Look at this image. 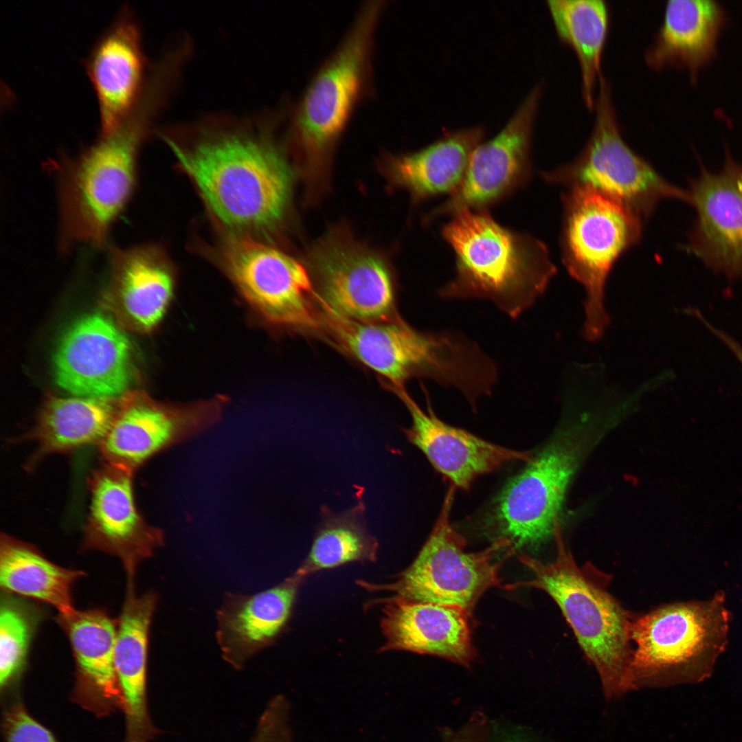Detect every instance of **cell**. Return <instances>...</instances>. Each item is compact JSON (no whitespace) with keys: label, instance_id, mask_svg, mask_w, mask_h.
Segmentation results:
<instances>
[{"label":"cell","instance_id":"obj_1","mask_svg":"<svg viewBox=\"0 0 742 742\" xmlns=\"http://www.w3.org/2000/svg\"><path fill=\"white\" fill-rule=\"evenodd\" d=\"M441 233L456 258L454 277L438 291L442 298L486 300L516 319L556 273L542 241L502 225L488 210L460 211Z\"/></svg>","mask_w":742,"mask_h":742},{"label":"cell","instance_id":"obj_2","mask_svg":"<svg viewBox=\"0 0 742 742\" xmlns=\"http://www.w3.org/2000/svg\"><path fill=\"white\" fill-rule=\"evenodd\" d=\"M168 143L211 211L225 225L265 230L280 222L294 174L272 144L226 136L184 150L170 140Z\"/></svg>","mask_w":742,"mask_h":742},{"label":"cell","instance_id":"obj_3","mask_svg":"<svg viewBox=\"0 0 742 742\" xmlns=\"http://www.w3.org/2000/svg\"><path fill=\"white\" fill-rule=\"evenodd\" d=\"M556 555L543 563L525 554L519 561L533 578L506 585L507 589L531 587L547 593L560 608L587 660L597 671L605 698L631 690L630 626L633 616L607 591L604 582L587 567H580L559 532Z\"/></svg>","mask_w":742,"mask_h":742},{"label":"cell","instance_id":"obj_4","mask_svg":"<svg viewBox=\"0 0 742 742\" xmlns=\"http://www.w3.org/2000/svg\"><path fill=\"white\" fill-rule=\"evenodd\" d=\"M611 425L595 408L565 425L502 489L487 517L496 539L513 552L537 547L561 531L565 494L583 457Z\"/></svg>","mask_w":742,"mask_h":742},{"label":"cell","instance_id":"obj_5","mask_svg":"<svg viewBox=\"0 0 742 742\" xmlns=\"http://www.w3.org/2000/svg\"><path fill=\"white\" fill-rule=\"evenodd\" d=\"M725 594L680 602L633 616L631 689L697 683L711 675L726 649L730 614Z\"/></svg>","mask_w":742,"mask_h":742},{"label":"cell","instance_id":"obj_6","mask_svg":"<svg viewBox=\"0 0 742 742\" xmlns=\"http://www.w3.org/2000/svg\"><path fill=\"white\" fill-rule=\"evenodd\" d=\"M152 106L147 100L139 101L116 128L65 166L60 199L65 245L105 242L133 190L137 153Z\"/></svg>","mask_w":742,"mask_h":742},{"label":"cell","instance_id":"obj_7","mask_svg":"<svg viewBox=\"0 0 742 742\" xmlns=\"http://www.w3.org/2000/svg\"><path fill=\"white\" fill-rule=\"evenodd\" d=\"M568 189L561 197V258L569 274L585 289L583 335L596 341L609 324L604 305L607 278L622 254L639 242L643 220L596 190Z\"/></svg>","mask_w":742,"mask_h":742},{"label":"cell","instance_id":"obj_8","mask_svg":"<svg viewBox=\"0 0 742 742\" xmlns=\"http://www.w3.org/2000/svg\"><path fill=\"white\" fill-rule=\"evenodd\" d=\"M384 3L372 1L361 6L340 43L315 73L297 102L291 133L311 162L323 161L329 155L366 93L374 36Z\"/></svg>","mask_w":742,"mask_h":742},{"label":"cell","instance_id":"obj_9","mask_svg":"<svg viewBox=\"0 0 742 742\" xmlns=\"http://www.w3.org/2000/svg\"><path fill=\"white\" fill-rule=\"evenodd\" d=\"M594 109L595 120L587 144L569 164L541 173L552 184L585 187L609 196L630 208L643 221L666 199L690 205V195L664 179L624 141L613 104L609 82L599 80Z\"/></svg>","mask_w":742,"mask_h":742},{"label":"cell","instance_id":"obj_10","mask_svg":"<svg viewBox=\"0 0 742 742\" xmlns=\"http://www.w3.org/2000/svg\"><path fill=\"white\" fill-rule=\"evenodd\" d=\"M455 490L452 485L449 488L434 526L412 564L390 583L361 581L362 587L389 591L404 598L457 606L471 614L487 590L502 587L498 555L503 550L513 552L510 543L498 539L483 550L466 551L464 539L450 521Z\"/></svg>","mask_w":742,"mask_h":742},{"label":"cell","instance_id":"obj_11","mask_svg":"<svg viewBox=\"0 0 742 742\" xmlns=\"http://www.w3.org/2000/svg\"><path fill=\"white\" fill-rule=\"evenodd\" d=\"M322 327L351 356L374 371L392 390L405 388L416 376L441 385L458 373L461 355L455 337L448 331L418 330L401 318L389 322H363L322 308Z\"/></svg>","mask_w":742,"mask_h":742},{"label":"cell","instance_id":"obj_12","mask_svg":"<svg viewBox=\"0 0 742 742\" xmlns=\"http://www.w3.org/2000/svg\"><path fill=\"white\" fill-rule=\"evenodd\" d=\"M225 268L247 302L269 323L295 330L322 327L317 295L297 260L252 238L234 236L223 252Z\"/></svg>","mask_w":742,"mask_h":742},{"label":"cell","instance_id":"obj_13","mask_svg":"<svg viewBox=\"0 0 742 742\" xmlns=\"http://www.w3.org/2000/svg\"><path fill=\"white\" fill-rule=\"evenodd\" d=\"M541 92L542 85H537L504 128L475 147L461 184L430 212L427 222L465 210H488L528 183L533 124Z\"/></svg>","mask_w":742,"mask_h":742},{"label":"cell","instance_id":"obj_14","mask_svg":"<svg viewBox=\"0 0 742 742\" xmlns=\"http://www.w3.org/2000/svg\"><path fill=\"white\" fill-rule=\"evenodd\" d=\"M223 407L219 401L175 405L126 395L98 445L100 453L105 463L135 473L154 455L214 425Z\"/></svg>","mask_w":742,"mask_h":742},{"label":"cell","instance_id":"obj_15","mask_svg":"<svg viewBox=\"0 0 742 742\" xmlns=\"http://www.w3.org/2000/svg\"><path fill=\"white\" fill-rule=\"evenodd\" d=\"M310 265L319 303L336 314L363 322L400 318L391 273L373 253L328 240L313 251Z\"/></svg>","mask_w":742,"mask_h":742},{"label":"cell","instance_id":"obj_16","mask_svg":"<svg viewBox=\"0 0 742 742\" xmlns=\"http://www.w3.org/2000/svg\"><path fill=\"white\" fill-rule=\"evenodd\" d=\"M53 366L56 384L76 396L119 397L133 379L130 341L100 313L85 315L66 330Z\"/></svg>","mask_w":742,"mask_h":742},{"label":"cell","instance_id":"obj_17","mask_svg":"<svg viewBox=\"0 0 742 742\" xmlns=\"http://www.w3.org/2000/svg\"><path fill=\"white\" fill-rule=\"evenodd\" d=\"M688 185L696 217L683 249L714 272L742 278V164L728 153L721 170L701 165Z\"/></svg>","mask_w":742,"mask_h":742},{"label":"cell","instance_id":"obj_18","mask_svg":"<svg viewBox=\"0 0 742 742\" xmlns=\"http://www.w3.org/2000/svg\"><path fill=\"white\" fill-rule=\"evenodd\" d=\"M133 474L105 462L91 473L82 539L84 548L118 557L131 581L139 563L154 555L165 540L164 530L150 525L136 506Z\"/></svg>","mask_w":742,"mask_h":742},{"label":"cell","instance_id":"obj_19","mask_svg":"<svg viewBox=\"0 0 742 742\" xmlns=\"http://www.w3.org/2000/svg\"><path fill=\"white\" fill-rule=\"evenodd\" d=\"M394 392L411 417V426L404 429L407 439L456 488L467 490L478 477L514 461L528 462L532 457L530 452L492 443L443 422L429 405L427 411L423 410L405 388Z\"/></svg>","mask_w":742,"mask_h":742},{"label":"cell","instance_id":"obj_20","mask_svg":"<svg viewBox=\"0 0 742 742\" xmlns=\"http://www.w3.org/2000/svg\"><path fill=\"white\" fill-rule=\"evenodd\" d=\"M472 615L457 606L392 596L382 609L380 650L431 655L469 668L477 656Z\"/></svg>","mask_w":742,"mask_h":742},{"label":"cell","instance_id":"obj_21","mask_svg":"<svg viewBox=\"0 0 742 742\" xmlns=\"http://www.w3.org/2000/svg\"><path fill=\"white\" fill-rule=\"evenodd\" d=\"M302 578L295 572L276 586L245 594L229 592L217 611L216 638L224 660L241 669L284 627Z\"/></svg>","mask_w":742,"mask_h":742},{"label":"cell","instance_id":"obj_22","mask_svg":"<svg viewBox=\"0 0 742 742\" xmlns=\"http://www.w3.org/2000/svg\"><path fill=\"white\" fill-rule=\"evenodd\" d=\"M87 71L98 100L102 135L106 134L133 109L142 81L139 32L126 8L95 45Z\"/></svg>","mask_w":742,"mask_h":742},{"label":"cell","instance_id":"obj_23","mask_svg":"<svg viewBox=\"0 0 742 742\" xmlns=\"http://www.w3.org/2000/svg\"><path fill=\"white\" fill-rule=\"evenodd\" d=\"M130 583L115 644V666L126 720L124 742H149L157 733L146 697L149 629L157 596H137Z\"/></svg>","mask_w":742,"mask_h":742},{"label":"cell","instance_id":"obj_24","mask_svg":"<svg viewBox=\"0 0 742 742\" xmlns=\"http://www.w3.org/2000/svg\"><path fill=\"white\" fill-rule=\"evenodd\" d=\"M58 621L71 645L76 665V696L102 715L122 706L115 666L117 627L103 611L74 610Z\"/></svg>","mask_w":742,"mask_h":742},{"label":"cell","instance_id":"obj_25","mask_svg":"<svg viewBox=\"0 0 742 742\" xmlns=\"http://www.w3.org/2000/svg\"><path fill=\"white\" fill-rule=\"evenodd\" d=\"M110 293L134 328H154L171 300L174 279L160 250L152 246L114 249L111 254Z\"/></svg>","mask_w":742,"mask_h":742},{"label":"cell","instance_id":"obj_26","mask_svg":"<svg viewBox=\"0 0 742 742\" xmlns=\"http://www.w3.org/2000/svg\"><path fill=\"white\" fill-rule=\"evenodd\" d=\"M723 20L715 1H668L662 23L645 53L647 65L657 70L686 68L694 74L714 56Z\"/></svg>","mask_w":742,"mask_h":742},{"label":"cell","instance_id":"obj_27","mask_svg":"<svg viewBox=\"0 0 742 742\" xmlns=\"http://www.w3.org/2000/svg\"><path fill=\"white\" fill-rule=\"evenodd\" d=\"M481 126L462 128L416 152L391 157V181L416 201L452 194L461 184L471 153L484 135Z\"/></svg>","mask_w":742,"mask_h":742},{"label":"cell","instance_id":"obj_28","mask_svg":"<svg viewBox=\"0 0 742 742\" xmlns=\"http://www.w3.org/2000/svg\"><path fill=\"white\" fill-rule=\"evenodd\" d=\"M124 397L49 398L27 436L36 443L35 458L98 445L117 416Z\"/></svg>","mask_w":742,"mask_h":742},{"label":"cell","instance_id":"obj_29","mask_svg":"<svg viewBox=\"0 0 742 742\" xmlns=\"http://www.w3.org/2000/svg\"><path fill=\"white\" fill-rule=\"evenodd\" d=\"M82 574L52 563L31 545L1 535L0 583L5 591L45 602L67 615L75 610L71 589Z\"/></svg>","mask_w":742,"mask_h":742},{"label":"cell","instance_id":"obj_30","mask_svg":"<svg viewBox=\"0 0 742 742\" xmlns=\"http://www.w3.org/2000/svg\"><path fill=\"white\" fill-rule=\"evenodd\" d=\"M547 4L558 36L576 55L583 99L592 109L602 76V56L609 24L608 5L602 0H549Z\"/></svg>","mask_w":742,"mask_h":742},{"label":"cell","instance_id":"obj_31","mask_svg":"<svg viewBox=\"0 0 742 742\" xmlns=\"http://www.w3.org/2000/svg\"><path fill=\"white\" fill-rule=\"evenodd\" d=\"M365 516L366 506L361 499L339 513L323 506L308 554L295 573L304 578L350 562L376 561L379 542L370 533Z\"/></svg>","mask_w":742,"mask_h":742},{"label":"cell","instance_id":"obj_32","mask_svg":"<svg viewBox=\"0 0 742 742\" xmlns=\"http://www.w3.org/2000/svg\"><path fill=\"white\" fill-rule=\"evenodd\" d=\"M36 619L27 605L5 596L0 608V685L9 686L25 666Z\"/></svg>","mask_w":742,"mask_h":742},{"label":"cell","instance_id":"obj_33","mask_svg":"<svg viewBox=\"0 0 742 742\" xmlns=\"http://www.w3.org/2000/svg\"><path fill=\"white\" fill-rule=\"evenodd\" d=\"M4 732L5 742H57L53 734L21 704H15L7 710Z\"/></svg>","mask_w":742,"mask_h":742},{"label":"cell","instance_id":"obj_34","mask_svg":"<svg viewBox=\"0 0 742 742\" xmlns=\"http://www.w3.org/2000/svg\"><path fill=\"white\" fill-rule=\"evenodd\" d=\"M488 725L484 715H473L456 732L445 738L443 742H486Z\"/></svg>","mask_w":742,"mask_h":742},{"label":"cell","instance_id":"obj_35","mask_svg":"<svg viewBox=\"0 0 742 742\" xmlns=\"http://www.w3.org/2000/svg\"><path fill=\"white\" fill-rule=\"evenodd\" d=\"M252 742H291L290 728L280 721L262 720L257 725Z\"/></svg>","mask_w":742,"mask_h":742},{"label":"cell","instance_id":"obj_36","mask_svg":"<svg viewBox=\"0 0 742 742\" xmlns=\"http://www.w3.org/2000/svg\"><path fill=\"white\" fill-rule=\"evenodd\" d=\"M488 734V742H541L531 732L517 727L495 726Z\"/></svg>","mask_w":742,"mask_h":742},{"label":"cell","instance_id":"obj_37","mask_svg":"<svg viewBox=\"0 0 742 742\" xmlns=\"http://www.w3.org/2000/svg\"><path fill=\"white\" fill-rule=\"evenodd\" d=\"M708 329L727 346L742 364V346L729 335L712 325L710 326Z\"/></svg>","mask_w":742,"mask_h":742}]
</instances>
